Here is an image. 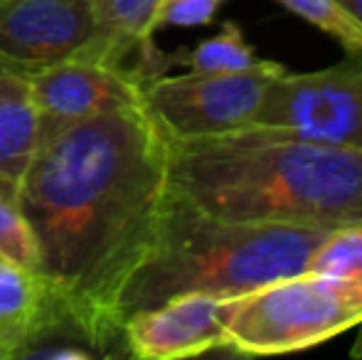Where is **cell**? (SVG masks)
<instances>
[{"instance_id": "cell-1", "label": "cell", "mask_w": 362, "mask_h": 360, "mask_svg": "<svg viewBox=\"0 0 362 360\" xmlns=\"http://www.w3.org/2000/svg\"><path fill=\"white\" fill-rule=\"evenodd\" d=\"M165 195L168 139L146 101L42 136L18 182L49 303L99 356L124 343L116 296L151 245Z\"/></svg>"}, {"instance_id": "cell-2", "label": "cell", "mask_w": 362, "mask_h": 360, "mask_svg": "<svg viewBox=\"0 0 362 360\" xmlns=\"http://www.w3.org/2000/svg\"><path fill=\"white\" fill-rule=\"evenodd\" d=\"M168 190L227 220L362 222V151L237 131L168 141Z\"/></svg>"}, {"instance_id": "cell-3", "label": "cell", "mask_w": 362, "mask_h": 360, "mask_svg": "<svg viewBox=\"0 0 362 360\" xmlns=\"http://www.w3.org/2000/svg\"><path fill=\"white\" fill-rule=\"evenodd\" d=\"M330 227L244 222L217 217L168 190L146 255L116 296V318L180 294L232 298L305 272Z\"/></svg>"}, {"instance_id": "cell-4", "label": "cell", "mask_w": 362, "mask_h": 360, "mask_svg": "<svg viewBox=\"0 0 362 360\" xmlns=\"http://www.w3.org/2000/svg\"><path fill=\"white\" fill-rule=\"evenodd\" d=\"M362 323V286L300 272L224 301L227 351L284 356L305 351Z\"/></svg>"}, {"instance_id": "cell-5", "label": "cell", "mask_w": 362, "mask_h": 360, "mask_svg": "<svg viewBox=\"0 0 362 360\" xmlns=\"http://www.w3.org/2000/svg\"><path fill=\"white\" fill-rule=\"evenodd\" d=\"M244 131L362 151V62L350 57L315 72H284Z\"/></svg>"}, {"instance_id": "cell-6", "label": "cell", "mask_w": 362, "mask_h": 360, "mask_svg": "<svg viewBox=\"0 0 362 360\" xmlns=\"http://www.w3.org/2000/svg\"><path fill=\"white\" fill-rule=\"evenodd\" d=\"M286 69L267 62L247 72H187L144 84V101L168 141L212 139L252 126L264 96Z\"/></svg>"}, {"instance_id": "cell-7", "label": "cell", "mask_w": 362, "mask_h": 360, "mask_svg": "<svg viewBox=\"0 0 362 360\" xmlns=\"http://www.w3.org/2000/svg\"><path fill=\"white\" fill-rule=\"evenodd\" d=\"M94 0H0V64L33 74L96 50Z\"/></svg>"}, {"instance_id": "cell-8", "label": "cell", "mask_w": 362, "mask_h": 360, "mask_svg": "<svg viewBox=\"0 0 362 360\" xmlns=\"http://www.w3.org/2000/svg\"><path fill=\"white\" fill-rule=\"evenodd\" d=\"M28 79L40 116V139L76 121L144 104V82L134 69L119 64L67 59L28 74Z\"/></svg>"}, {"instance_id": "cell-9", "label": "cell", "mask_w": 362, "mask_h": 360, "mask_svg": "<svg viewBox=\"0 0 362 360\" xmlns=\"http://www.w3.org/2000/svg\"><path fill=\"white\" fill-rule=\"evenodd\" d=\"M224 301L212 294H180L124 321L126 353L141 360H180L227 348Z\"/></svg>"}, {"instance_id": "cell-10", "label": "cell", "mask_w": 362, "mask_h": 360, "mask_svg": "<svg viewBox=\"0 0 362 360\" xmlns=\"http://www.w3.org/2000/svg\"><path fill=\"white\" fill-rule=\"evenodd\" d=\"M40 146V116L30 79L15 69H0V182L18 187Z\"/></svg>"}, {"instance_id": "cell-11", "label": "cell", "mask_w": 362, "mask_h": 360, "mask_svg": "<svg viewBox=\"0 0 362 360\" xmlns=\"http://www.w3.org/2000/svg\"><path fill=\"white\" fill-rule=\"evenodd\" d=\"M163 0H94L96 50L94 62L119 64L141 45L151 42Z\"/></svg>"}, {"instance_id": "cell-12", "label": "cell", "mask_w": 362, "mask_h": 360, "mask_svg": "<svg viewBox=\"0 0 362 360\" xmlns=\"http://www.w3.org/2000/svg\"><path fill=\"white\" fill-rule=\"evenodd\" d=\"M49 306V294L37 274L0 260V341L5 358L42 321Z\"/></svg>"}, {"instance_id": "cell-13", "label": "cell", "mask_w": 362, "mask_h": 360, "mask_svg": "<svg viewBox=\"0 0 362 360\" xmlns=\"http://www.w3.org/2000/svg\"><path fill=\"white\" fill-rule=\"evenodd\" d=\"M182 62L190 67V72H247V69L262 67L267 59H262L254 47L247 42L244 33L237 23H224L222 30L212 37L202 40L195 50L182 54Z\"/></svg>"}, {"instance_id": "cell-14", "label": "cell", "mask_w": 362, "mask_h": 360, "mask_svg": "<svg viewBox=\"0 0 362 360\" xmlns=\"http://www.w3.org/2000/svg\"><path fill=\"white\" fill-rule=\"evenodd\" d=\"M305 272L345 279L362 286V222L330 227L310 252Z\"/></svg>"}, {"instance_id": "cell-15", "label": "cell", "mask_w": 362, "mask_h": 360, "mask_svg": "<svg viewBox=\"0 0 362 360\" xmlns=\"http://www.w3.org/2000/svg\"><path fill=\"white\" fill-rule=\"evenodd\" d=\"M0 260L40 277V247L18 202V187L0 182Z\"/></svg>"}, {"instance_id": "cell-16", "label": "cell", "mask_w": 362, "mask_h": 360, "mask_svg": "<svg viewBox=\"0 0 362 360\" xmlns=\"http://www.w3.org/2000/svg\"><path fill=\"white\" fill-rule=\"evenodd\" d=\"M279 3L333 37L350 57L362 62V25L338 0H279Z\"/></svg>"}, {"instance_id": "cell-17", "label": "cell", "mask_w": 362, "mask_h": 360, "mask_svg": "<svg viewBox=\"0 0 362 360\" xmlns=\"http://www.w3.org/2000/svg\"><path fill=\"white\" fill-rule=\"evenodd\" d=\"M224 0H163L156 18V30L160 28H202L212 23Z\"/></svg>"}, {"instance_id": "cell-18", "label": "cell", "mask_w": 362, "mask_h": 360, "mask_svg": "<svg viewBox=\"0 0 362 360\" xmlns=\"http://www.w3.org/2000/svg\"><path fill=\"white\" fill-rule=\"evenodd\" d=\"M338 3L362 25V0H338Z\"/></svg>"}, {"instance_id": "cell-19", "label": "cell", "mask_w": 362, "mask_h": 360, "mask_svg": "<svg viewBox=\"0 0 362 360\" xmlns=\"http://www.w3.org/2000/svg\"><path fill=\"white\" fill-rule=\"evenodd\" d=\"M350 356H353V358H362V323H360V333H358V338H355L353 348H350Z\"/></svg>"}, {"instance_id": "cell-20", "label": "cell", "mask_w": 362, "mask_h": 360, "mask_svg": "<svg viewBox=\"0 0 362 360\" xmlns=\"http://www.w3.org/2000/svg\"><path fill=\"white\" fill-rule=\"evenodd\" d=\"M0 69H3V64H0Z\"/></svg>"}]
</instances>
